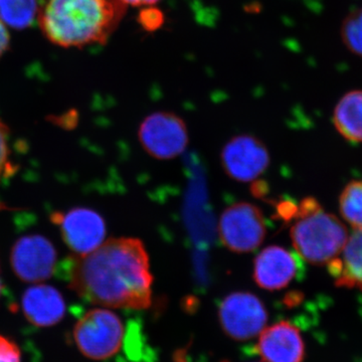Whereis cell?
<instances>
[{"instance_id": "cell-1", "label": "cell", "mask_w": 362, "mask_h": 362, "mask_svg": "<svg viewBox=\"0 0 362 362\" xmlns=\"http://www.w3.org/2000/svg\"><path fill=\"white\" fill-rule=\"evenodd\" d=\"M59 269L71 291L90 303L130 310L151 306L153 276L141 240H106L89 254L69 257Z\"/></svg>"}, {"instance_id": "cell-2", "label": "cell", "mask_w": 362, "mask_h": 362, "mask_svg": "<svg viewBox=\"0 0 362 362\" xmlns=\"http://www.w3.org/2000/svg\"><path fill=\"white\" fill-rule=\"evenodd\" d=\"M126 6L121 0H42L40 30L64 47L104 45L120 25Z\"/></svg>"}, {"instance_id": "cell-3", "label": "cell", "mask_w": 362, "mask_h": 362, "mask_svg": "<svg viewBox=\"0 0 362 362\" xmlns=\"http://www.w3.org/2000/svg\"><path fill=\"white\" fill-rule=\"evenodd\" d=\"M296 221L290 237L298 255L309 264L327 265L344 249L349 240L347 230L333 214L321 209Z\"/></svg>"}, {"instance_id": "cell-4", "label": "cell", "mask_w": 362, "mask_h": 362, "mask_svg": "<svg viewBox=\"0 0 362 362\" xmlns=\"http://www.w3.org/2000/svg\"><path fill=\"white\" fill-rule=\"evenodd\" d=\"M125 328L122 319L109 309L94 308L86 312L74 326L76 346L92 361H106L122 347Z\"/></svg>"}, {"instance_id": "cell-5", "label": "cell", "mask_w": 362, "mask_h": 362, "mask_svg": "<svg viewBox=\"0 0 362 362\" xmlns=\"http://www.w3.org/2000/svg\"><path fill=\"white\" fill-rule=\"evenodd\" d=\"M221 244L237 254L258 249L267 235L265 218L261 209L250 202H240L226 207L218 225Z\"/></svg>"}, {"instance_id": "cell-6", "label": "cell", "mask_w": 362, "mask_h": 362, "mask_svg": "<svg viewBox=\"0 0 362 362\" xmlns=\"http://www.w3.org/2000/svg\"><path fill=\"white\" fill-rule=\"evenodd\" d=\"M138 140L147 154L157 160H170L187 149V124L173 112H154L145 117L138 129Z\"/></svg>"}, {"instance_id": "cell-7", "label": "cell", "mask_w": 362, "mask_h": 362, "mask_svg": "<svg viewBox=\"0 0 362 362\" xmlns=\"http://www.w3.org/2000/svg\"><path fill=\"white\" fill-rule=\"evenodd\" d=\"M218 321L232 339L246 341L259 337L268 322V312L261 299L251 292H233L218 307Z\"/></svg>"}, {"instance_id": "cell-8", "label": "cell", "mask_w": 362, "mask_h": 362, "mask_svg": "<svg viewBox=\"0 0 362 362\" xmlns=\"http://www.w3.org/2000/svg\"><path fill=\"white\" fill-rule=\"evenodd\" d=\"M62 238L74 255H86L101 246L106 237V223L101 214L87 207L56 211L51 216Z\"/></svg>"}, {"instance_id": "cell-9", "label": "cell", "mask_w": 362, "mask_h": 362, "mask_svg": "<svg viewBox=\"0 0 362 362\" xmlns=\"http://www.w3.org/2000/svg\"><path fill=\"white\" fill-rule=\"evenodd\" d=\"M221 162L226 175L238 182L258 180L270 165L271 158L265 144L252 135L235 136L221 152Z\"/></svg>"}, {"instance_id": "cell-10", "label": "cell", "mask_w": 362, "mask_h": 362, "mask_svg": "<svg viewBox=\"0 0 362 362\" xmlns=\"http://www.w3.org/2000/svg\"><path fill=\"white\" fill-rule=\"evenodd\" d=\"M56 247L44 235H28L14 243L11 252V268L23 282L40 283L57 272Z\"/></svg>"}, {"instance_id": "cell-11", "label": "cell", "mask_w": 362, "mask_h": 362, "mask_svg": "<svg viewBox=\"0 0 362 362\" xmlns=\"http://www.w3.org/2000/svg\"><path fill=\"white\" fill-rule=\"evenodd\" d=\"M299 259L285 247L269 246L259 252L254 261L252 277L262 289H284L299 273Z\"/></svg>"}, {"instance_id": "cell-12", "label": "cell", "mask_w": 362, "mask_h": 362, "mask_svg": "<svg viewBox=\"0 0 362 362\" xmlns=\"http://www.w3.org/2000/svg\"><path fill=\"white\" fill-rule=\"evenodd\" d=\"M264 362H303L305 343L296 326L280 321L259 333L257 344Z\"/></svg>"}, {"instance_id": "cell-13", "label": "cell", "mask_w": 362, "mask_h": 362, "mask_svg": "<svg viewBox=\"0 0 362 362\" xmlns=\"http://www.w3.org/2000/svg\"><path fill=\"white\" fill-rule=\"evenodd\" d=\"M21 309L26 320L37 327H51L63 320L66 302L63 295L49 285L28 288L21 298Z\"/></svg>"}, {"instance_id": "cell-14", "label": "cell", "mask_w": 362, "mask_h": 362, "mask_svg": "<svg viewBox=\"0 0 362 362\" xmlns=\"http://www.w3.org/2000/svg\"><path fill=\"white\" fill-rule=\"evenodd\" d=\"M327 265L337 287L357 288L362 292V228L347 240L342 259H333Z\"/></svg>"}, {"instance_id": "cell-15", "label": "cell", "mask_w": 362, "mask_h": 362, "mask_svg": "<svg viewBox=\"0 0 362 362\" xmlns=\"http://www.w3.org/2000/svg\"><path fill=\"white\" fill-rule=\"evenodd\" d=\"M338 132L352 142H362V90L347 93L333 115Z\"/></svg>"}, {"instance_id": "cell-16", "label": "cell", "mask_w": 362, "mask_h": 362, "mask_svg": "<svg viewBox=\"0 0 362 362\" xmlns=\"http://www.w3.org/2000/svg\"><path fill=\"white\" fill-rule=\"evenodd\" d=\"M37 13V0H0V20L16 30L32 25Z\"/></svg>"}, {"instance_id": "cell-17", "label": "cell", "mask_w": 362, "mask_h": 362, "mask_svg": "<svg viewBox=\"0 0 362 362\" xmlns=\"http://www.w3.org/2000/svg\"><path fill=\"white\" fill-rule=\"evenodd\" d=\"M340 214L356 228H362V180H354L343 189L339 199Z\"/></svg>"}, {"instance_id": "cell-18", "label": "cell", "mask_w": 362, "mask_h": 362, "mask_svg": "<svg viewBox=\"0 0 362 362\" xmlns=\"http://www.w3.org/2000/svg\"><path fill=\"white\" fill-rule=\"evenodd\" d=\"M341 35L350 51L362 57V8L356 9L345 18Z\"/></svg>"}, {"instance_id": "cell-19", "label": "cell", "mask_w": 362, "mask_h": 362, "mask_svg": "<svg viewBox=\"0 0 362 362\" xmlns=\"http://www.w3.org/2000/svg\"><path fill=\"white\" fill-rule=\"evenodd\" d=\"M11 154L9 130L6 124L0 120V181L14 173Z\"/></svg>"}, {"instance_id": "cell-20", "label": "cell", "mask_w": 362, "mask_h": 362, "mask_svg": "<svg viewBox=\"0 0 362 362\" xmlns=\"http://www.w3.org/2000/svg\"><path fill=\"white\" fill-rule=\"evenodd\" d=\"M138 23L147 33H154L160 30L165 21V16L160 9L153 6H147L140 11L137 18Z\"/></svg>"}, {"instance_id": "cell-21", "label": "cell", "mask_w": 362, "mask_h": 362, "mask_svg": "<svg viewBox=\"0 0 362 362\" xmlns=\"http://www.w3.org/2000/svg\"><path fill=\"white\" fill-rule=\"evenodd\" d=\"M0 362H21V350L13 340L0 335Z\"/></svg>"}, {"instance_id": "cell-22", "label": "cell", "mask_w": 362, "mask_h": 362, "mask_svg": "<svg viewBox=\"0 0 362 362\" xmlns=\"http://www.w3.org/2000/svg\"><path fill=\"white\" fill-rule=\"evenodd\" d=\"M276 211H277L278 218L289 223L297 218L298 204L290 201H281L276 204Z\"/></svg>"}, {"instance_id": "cell-23", "label": "cell", "mask_w": 362, "mask_h": 362, "mask_svg": "<svg viewBox=\"0 0 362 362\" xmlns=\"http://www.w3.org/2000/svg\"><path fill=\"white\" fill-rule=\"evenodd\" d=\"M9 45V35L7 33L6 26L0 20V57L6 52Z\"/></svg>"}, {"instance_id": "cell-24", "label": "cell", "mask_w": 362, "mask_h": 362, "mask_svg": "<svg viewBox=\"0 0 362 362\" xmlns=\"http://www.w3.org/2000/svg\"><path fill=\"white\" fill-rule=\"evenodd\" d=\"M126 6H151L160 0H121Z\"/></svg>"}, {"instance_id": "cell-25", "label": "cell", "mask_w": 362, "mask_h": 362, "mask_svg": "<svg viewBox=\"0 0 362 362\" xmlns=\"http://www.w3.org/2000/svg\"><path fill=\"white\" fill-rule=\"evenodd\" d=\"M7 209H9L6 204H4L1 201H0V211H7Z\"/></svg>"}, {"instance_id": "cell-26", "label": "cell", "mask_w": 362, "mask_h": 362, "mask_svg": "<svg viewBox=\"0 0 362 362\" xmlns=\"http://www.w3.org/2000/svg\"><path fill=\"white\" fill-rule=\"evenodd\" d=\"M1 292H2V281H1V278H0V296H1Z\"/></svg>"}]
</instances>
